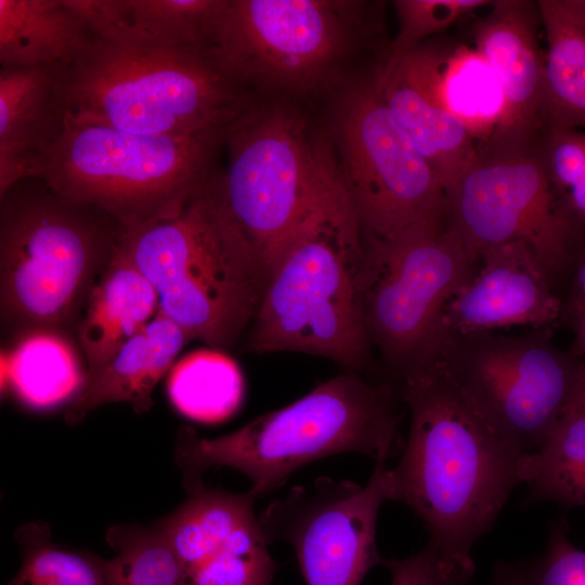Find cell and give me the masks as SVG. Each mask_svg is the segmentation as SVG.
Listing matches in <instances>:
<instances>
[{
	"mask_svg": "<svg viewBox=\"0 0 585 585\" xmlns=\"http://www.w3.org/2000/svg\"><path fill=\"white\" fill-rule=\"evenodd\" d=\"M410 430L386 470L388 500L406 505L429 532L428 546L472 577L471 550L524 483L526 452L510 442L439 361L401 380Z\"/></svg>",
	"mask_w": 585,
	"mask_h": 585,
	"instance_id": "obj_1",
	"label": "cell"
},
{
	"mask_svg": "<svg viewBox=\"0 0 585 585\" xmlns=\"http://www.w3.org/2000/svg\"><path fill=\"white\" fill-rule=\"evenodd\" d=\"M315 135L291 104L258 98L224 130L222 195L268 281L312 194Z\"/></svg>",
	"mask_w": 585,
	"mask_h": 585,
	"instance_id": "obj_11",
	"label": "cell"
},
{
	"mask_svg": "<svg viewBox=\"0 0 585 585\" xmlns=\"http://www.w3.org/2000/svg\"><path fill=\"white\" fill-rule=\"evenodd\" d=\"M393 68L426 99L460 119L476 139L494 132L503 112L498 81L476 50L447 49L421 43L396 60Z\"/></svg>",
	"mask_w": 585,
	"mask_h": 585,
	"instance_id": "obj_19",
	"label": "cell"
},
{
	"mask_svg": "<svg viewBox=\"0 0 585 585\" xmlns=\"http://www.w3.org/2000/svg\"><path fill=\"white\" fill-rule=\"evenodd\" d=\"M487 0H395L399 30L384 58L396 60L469 12L491 4Z\"/></svg>",
	"mask_w": 585,
	"mask_h": 585,
	"instance_id": "obj_31",
	"label": "cell"
},
{
	"mask_svg": "<svg viewBox=\"0 0 585 585\" xmlns=\"http://www.w3.org/2000/svg\"><path fill=\"white\" fill-rule=\"evenodd\" d=\"M478 261L444 218L391 239L364 233L366 329L372 348L400 380L441 360L450 337L447 306L474 275Z\"/></svg>",
	"mask_w": 585,
	"mask_h": 585,
	"instance_id": "obj_9",
	"label": "cell"
},
{
	"mask_svg": "<svg viewBox=\"0 0 585 585\" xmlns=\"http://www.w3.org/2000/svg\"><path fill=\"white\" fill-rule=\"evenodd\" d=\"M575 4L585 12V0H574Z\"/></svg>",
	"mask_w": 585,
	"mask_h": 585,
	"instance_id": "obj_39",
	"label": "cell"
},
{
	"mask_svg": "<svg viewBox=\"0 0 585 585\" xmlns=\"http://www.w3.org/2000/svg\"><path fill=\"white\" fill-rule=\"evenodd\" d=\"M95 38L206 52L225 0H65Z\"/></svg>",
	"mask_w": 585,
	"mask_h": 585,
	"instance_id": "obj_20",
	"label": "cell"
},
{
	"mask_svg": "<svg viewBox=\"0 0 585 585\" xmlns=\"http://www.w3.org/2000/svg\"><path fill=\"white\" fill-rule=\"evenodd\" d=\"M481 266L447 306L450 334L494 332L512 326L542 328L559 316L549 272L522 240L489 248Z\"/></svg>",
	"mask_w": 585,
	"mask_h": 585,
	"instance_id": "obj_17",
	"label": "cell"
},
{
	"mask_svg": "<svg viewBox=\"0 0 585 585\" xmlns=\"http://www.w3.org/2000/svg\"><path fill=\"white\" fill-rule=\"evenodd\" d=\"M337 91L329 138L365 234L394 238L445 213V192L384 96L376 66Z\"/></svg>",
	"mask_w": 585,
	"mask_h": 585,
	"instance_id": "obj_10",
	"label": "cell"
},
{
	"mask_svg": "<svg viewBox=\"0 0 585 585\" xmlns=\"http://www.w3.org/2000/svg\"><path fill=\"white\" fill-rule=\"evenodd\" d=\"M391 573L390 585H470L471 577L447 567L435 550L426 546L404 559H384Z\"/></svg>",
	"mask_w": 585,
	"mask_h": 585,
	"instance_id": "obj_34",
	"label": "cell"
},
{
	"mask_svg": "<svg viewBox=\"0 0 585 585\" xmlns=\"http://www.w3.org/2000/svg\"><path fill=\"white\" fill-rule=\"evenodd\" d=\"M106 541L116 551L105 559L108 585H184L179 560L156 524L114 525Z\"/></svg>",
	"mask_w": 585,
	"mask_h": 585,
	"instance_id": "obj_30",
	"label": "cell"
},
{
	"mask_svg": "<svg viewBox=\"0 0 585 585\" xmlns=\"http://www.w3.org/2000/svg\"><path fill=\"white\" fill-rule=\"evenodd\" d=\"M569 408L585 413V361H582L577 381L568 410Z\"/></svg>",
	"mask_w": 585,
	"mask_h": 585,
	"instance_id": "obj_36",
	"label": "cell"
},
{
	"mask_svg": "<svg viewBox=\"0 0 585 585\" xmlns=\"http://www.w3.org/2000/svg\"><path fill=\"white\" fill-rule=\"evenodd\" d=\"M123 227L68 199L37 177L0 195V306L21 333H76L89 295L114 257Z\"/></svg>",
	"mask_w": 585,
	"mask_h": 585,
	"instance_id": "obj_5",
	"label": "cell"
},
{
	"mask_svg": "<svg viewBox=\"0 0 585 585\" xmlns=\"http://www.w3.org/2000/svg\"><path fill=\"white\" fill-rule=\"evenodd\" d=\"M575 333L573 354L576 356H585V307L580 310Z\"/></svg>",
	"mask_w": 585,
	"mask_h": 585,
	"instance_id": "obj_37",
	"label": "cell"
},
{
	"mask_svg": "<svg viewBox=\"0 0 585 585\" xmlns=\"http://www.w3.org/2000/svg\"><path fill=\"white\" fill-rule=\"evenodd\" d=\"M94 39L65 0H0V67L67 66Z\"/></svg>",
	"mask_w": 585,
	"mask_h": 585,
	"instance_id": "obj_24",
	"label": "cell"
},
{
	"mask_svg": "<svg viewBox=\"0 0 585 585\" xmlns=\"http://www.w3.org/2000/svg\"><path fill=\"white\" fill-rule=\"evenodd\" d=\"M537 2L495 0L473 28L474 50L494 73L503 95L498 125L485 144L529 145L542 125L544 55L538 46Z\"/></svg>",
	"mask_w": 585,
	"mask_h": 585,
	"instance_id": "obj_16",
	"label": "cell"
},
{
	"mask_svg": "<svg viewBox=\"0 0 585 585\" xmlns=\"http://www.w3.org/2000/svg\"><path fill=\"white\" fill-rule=\"evenodd\" d=\"M401 417L389 384L346 370L231 433L209 439L181 427L176 458L188 492L203 485L209 468L230 467L250 480L249 491L258 498L303 466L340 453L363 454L386 465L404 446Z\"/></svg>",
	"mask_w": 585,
	"mask_h": 585,
	"instance_id": "obj_3",
	"label": "cell"
},
{
	"mask_svg": "<svg viewBox=\"0 0 585 585\" xmlns=\"http://www.w3.org/2000/svg\"><path fill=\"white\" fill-rule=\"evenodd\" d=\"M167 393L183 416L204 424L231 417L240 406L245 382L236 362L213 348L194 350L174 362Z\"/></svg>",
	"mask_w": 585,
	"mask_h": 585,
	"instance_id": "obj_27",
	"label": "cell"
},
{
	"mask_svg": "<svg viewBox=\"0 0 585 585\" xmlns=\"http://www.w3.org/2000/svg\"><path fill=\"white\" fill-rule=\"evenodd\" d=\"M575 296L580 311L585 307V259L582 261L576 272Z\"/></svg>",
	"mask_w": 585,
	"mask_h": 585,
	"instance_id": "obj_38",
	"label": "cell"
},
{
	"mask_svg": "<svg viewBox=\"0 0 585 585\" xmlns=\"http://www.w3.org/2000/svg\"><path fill=\"white\" fill-rule=\"evenodd\" d=\"M489 585H531L528 563H498Z\"/></svg>",
	"mask_w": 585,
	"mask_h": 585,
	"instance_id": "obj_35",
	"label": "cell"
},
{
	"mask_svg": "<svg viewBox=\"0 0 585 585\" xmlns=\"http://www.w3.org/2000/svg\"><path fill=\"white\" fill-rule=\"evenodd\" d=\"M190 340L177 323L158 311L68 404L65 420L77 424L90 411L109 403H130L138 413L148 411L154 388Z\"/></svg>",
	"mask_w": 585,
	"mask_h": 585,
	"instance_id": "obj_22",
	"label": "cell"
},
{
	"mask_svg": "<svg viewBox=\"0 0 585 585\" xmlns=\"http://www.w3.org/2000/svg\"><path fill=\"white\" fill-rule=\"evenodd\" d=\"M64 66L0 67V195L60 136Z\"/></svg>",
	"mask_w": 585,
	"mask_h": 585,
	"instance_id": "obj_18",
	"label": "cell"
},
{
	"mask_svg": "<svg viewBox=\"0 0 585 585\" xmlns=\"http://www.w3.org/2000/svg\"><path fill=\"white\" fill-rule=\"evenodd\" d=\"M364 233L344 188L334 147L316 134L312 194L269 277L247 349L299 352L361 372L369 361L361 289Z\"/></svg>",
	"mask_w": 585,
	"mask_h": 585,
	"instance_id": "obj_2",
	"label": "cell"
},
{
	"mask_svg": "<svg viewBox=\"0 0 585 585\" xmlns=\"http://www.w3.org/2000/svg\"><path fill=\"white\" fill-rule=\"evenodd\" d=\"M376 72L391 112L446 194L477 159L476 138L460 119L426 99L382 61Z\"/></svg>",
	"mask_w": 585,
	"mask_h": 585,
	"instance_id": "obj_25",
	"label": "cell"
},
{
	"mask_svg": "<svg viewBox=\"0 0 585 585\" xmlns=\"http://www.w3.org/2000/svg\"><path fill=\"white\" fill-rule=\"evenodd\" d=\"M489 420L533 452L567 412L582 361L559 351L549 333L450 334L441 360Z\"/></svg>",
	"mask_w": 585,
	"mask_h": 585,
	"instance_id": "obj_12",
	"label": "cell"
},
{
	"mask_svg": "<svg viewBox=\"0 0 585 585\" xmlns=\"http://www.w3.org/2000/svg\"><path fill=\"white\" fill-rule=\"evenodd\" d=\"M379 3L225 0L207 60L257 98L338 90L352 57L381 31Z\"/></svg>",
	"mask_w": 585,
	"mask_h": 585,
	"instance_id": "obj_8",
	"label": "cell"
},
{
	"mask_svg": "<svg viewBox=\"0 0 585 585\" xmlns=\"http://www.w3.org/2000/svg\"><path fill=\"white\" fill-rule=\"evenodd\" d=\"M62 93L75 118L141 135L225 128L256 99L202 54L99 38L64 66Z\"/></svg>",
	"mask_w": 585,
	"mask_h": 585,
	"instance_id": "obj_7",
	"label": "cell"
},
{
	"mask_svg": "<svg viewBox=\"0 0 585 585\" xmlns=\"http://www.w3.org/2000/svg\"><path fill=\"white\" fill-rule=\"evenodd\" d=\"M529 502L585 507V413L569 408L541 446L526 454Z\"/></svg>",
	"mask_w": 585,
	"mask_h": 585,
	"instance_id": "obj_28",
	"label": "cell"
},
{
	"mask_svg": "<svg viewBox=\"0 0 585 585\" xmlns=\"http://www.w3.org/2000/svg\"><path fill=\"white\" fill-rule=\"evenodd\" d=\"M219 172L176 216L125 231L121 245L156 289L158 311L223 351L250 326L268 276L225 206Z\"/></svg>",
	"mask_w": 585,
	"mask_h": 585,
	"instance_id": "obj_4",
	"label": "cell"
},
{
	"mask_svg": "<svg viewBox=\"0 0 585 585\" xmlns=\"http://www.w3.org/2000/svg\"><path fill=\"white\" fill-rule=\"evenodd\" d=\"M15 538L22 546L21 567L5 585H108L105 559L54 544L46 522L18 528Z\"/></svg>",
	"mask_w": 585,
	"mask_h": 585,
	"instance_id": "obj_29",
	"label": "cell"
},
{
	"mask_svg": "<svg viewBox=\"0 0 585 585\" xmlns=\"http://www.w3.org/2000/svg\"><path fill=\"white\" fill-rule=\"evenodd\" d=\"M250 492L204 484L155 524L172 548L184 585H272L269 551Z\"/></svg>",
	"mask_w": 585,
	"mask_h": 585,
	"instance_id": "obj_15",
	"label": "cell"
},
{
	"mask_svg": "<svg viewBox=\"0 0 585 585\" xmlns=\"http://www.w3.org/2000/svg\"><path fill=\"white\" fill-rule=\"evenodd\" d=\"M1 387L31 411L73 402L87 385V366L69 334L48 328L21 333L1 354Z\"/></svg>",
	"mask_w": 585,
	"mask_h": 585,
	"instance_id": "obj_23",
	"label": "cell"
},
{
	"mask_svg": "<svg viewBox=\"0 0 585 585\" xmlns=\"http://www.w3.org/2000/svg\"><path fill=\"white\" fill-rule=\"evenodd\" d=\"M556 194L542 153L530 144L480 146L474 162L445 194L444 220L477 259L491 247L522 240L552 274L572 237Z\"/></svg>",
	"mask_w": 585,
	"mask_h": 585,
	"instance_id": "obj_13",
	"label": "cell"
},
{
	"mask_svg": "<svg viewBox=\"0 0 585 585\" xmlns=\"http://www.w3.org/2000/svg\"><path fill=\"white\" fill-rule=\"evenodd\" d=\"M542 156L556 191L585 218V131L548 129Z\"/></svg>",
	"mask_w": 585,
	"mask_h": 585,
	"instance_id": "obj_32",
	"label": "cell"
},
{
	"mask_svg": "<svg viewBox=\"0 0 585 585\" xmlns=\"http://www.w3.org/2000/svg\"><path fill=\"white\" fill-rule=\"evenodd\" d=\"M224 130L141 135L66 113L60 136L27 177L131 231L176 216L212 179L220 170Z\"/></svg>",
	"mask_w": 585,
	"mask_h": 585,
	"instance_id": "obj_6",
	"label": "cell"
},
{
	"mask_svg": "<svg viewBox=\"0 0 585 585\" xmlns=\"http://www.w3.org/2000/svg\"><path fill=\"white\" fill-rule=\"evenodd\" d=\"M158 312V295L121 245L93 286L76 330L87 384Z\"/></svg>",
	"mask_w": 585,
	"mask_h": 585,
	"instance_id": "obj_21",
	"label": "cell"
},
{
	"mask_svg": "<svg viewBox=\"0 0 585 585\" xmlns=\"http://www.w3.org/2000/svg\"><path fill=\"white\" fill-rule=\"evenodd\" d=\"M385 464L365 485L322 477L295 486L258 515L266 541L292 547L307 585H361L384 559L376 543L380 506L388 500Z\"/></svg>",
	"mask_w": 585,
	"mask_h": 585,
	"instance_id": "obj_14",
	"label": "cell"
},
{
	"mask_svg": "<svg viewBox=\"0 0 585 585\" xmlns=\"http://www.w3.org/2000/svg\"><path fill=\"white\" fill-rule=\"evenodd\" d=\"M547 40L542 123L585 128V12L574 0L537 1Z\"/></svg>",
	"mask_w": 585,
	"mask_h": 585,
	"instance_id": "obj_26",
	"label": "cell"
},
{
	"mask_svg": "<svg viewBox=\"0 0 585 585\" xmlns=\"http://www.w3.org/2000/svg\"><path fill=\"white\" fill-rule=\"evenodd\" d=\"M528 572L531 585H585V552L575 548L557 525L545 554L528 563Z\"/></svg>",
	"mask_w": 585,
	"mask_h": 585,
	"instance_id": "obj_33",
	"label": "cell"
}]
</instances>
